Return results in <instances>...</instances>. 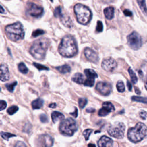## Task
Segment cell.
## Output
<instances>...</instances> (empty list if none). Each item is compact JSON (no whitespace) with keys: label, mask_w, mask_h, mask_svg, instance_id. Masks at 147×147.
Masks as SVG:
<instances>
[{"label":"cell","mask_w":147,"mask_h":147,"mask_svg":"<svg viewBox=\"0 0 147 147\" xmlns=\"http://www.w3.org/2000/svg\"><path fill=\"white\" fill-rule=\"evenodd\" d=\"M18 68L20 72L23 74H26L28 72V69L24 63H20L18 65Z\"/></svg>","instance_id":"cell-24"},{"label":"cell","mask_w":147,"mask_h":147,"mask_svg":"<svg viewBox=\"0 0 147 147\" xmlns=\"http://www.w3.org/2000/svg\"><path fill=\"white\" fill-rule=\"evenodd\" d=\"M48 106L49 107H51V108H55L56 107V104L55 103H52L49 104Z\"/></svg>","instance_id":"cell-47"},{"label":"cell","mask_w":147,"mask_h":147,"mask_svg":"<svg viewBox=\"0 0 147 147\" xmlns=\"http://www.w3.org/2000/svg\"><path fill=\"white\" fill-rule=\"evenodd\" d=\"M1 137H2L4 140H8L10 137H15V136H16L15 134H11V133H10L3 132V131H1Z\"/></svg>","instance_id":"cell-32"},{"label":"cell","mask_w":147,"mask_h":147,"mask_svg":"<svg viewBox=\"0 0 147 147\" xmlns=\"http://www.w3.org/2000/svg\"><path fill=\"white\" fill-rule=\"evenodd\" d=\"M140 117L143 119H145L147 117V113L146 111H141L140 113Z\"/></svg>","instance_id":"cell-42"},{"label":"cell","mask_w":147,"mask_h":147,"mask_svg":"<svg viewBox=\"0 0 147 147\" xmlns=\"http://www.w3.org/2000/svg\"><path fill=\"white\" fill-rule=\"evenodd\" d=\"M50 43L51 41L49 38L41 37L33 42L30 48L29 52L34 59L42 60L45 57L46 52Z\"/></svg>","instance_id":"cell-2"},{"label":"cell","mask_w":147,"mask_h":147,"mask_svg":"<svg viewBox=\"0 0 147 147\" xmlns=\"http://www.w3.org/2000/svg\"><path fill=\"white\" fill-rule=\"evenodd\" d=\"M72 80L78 84H83L85 81L84 79V76L80 73H76L72 76Z\"/></svg>","instance_id":"cell-20"},{"label":"cell","mask_w":147,"mask_h":147,"mask_svg":"<svg viewBox=\"0 0 147 147\" xmlns=\"http://www.w3.org/2000/svg\"><path fill=\"white\" fill-rule=\"evenodd\" d=\"M78 103H79V106L80 108L83 109L87 105V99L84 98H80L79 99Z\"/></svg>","instance_id":"cell-34"},{"label":"cell","mask_w":147,"mask_h":147,"mask_svg":"<svg viewBox=\"0 0 147 147\" xmlns=\"http://www.w3.org/2000/svg\"><path fill=\"white\" fill-rule=\"evenodd\" d=\"M117 66V64L116 61L111 57H108L104 59L102 63V68L108 72L113 71L116 68Z\"/></svg>","instance_id":"cell-13"},{"label":"cell","mask_w":147,"mask_h":147,"mask_svg":"<svg viewBox=\"0 0 147 147\" xmlns=\"http://www.w3.org/2000/svg\"><path fill=\"white\" fill-rule=\"evenodd\" d=\"M125 126L122 122H117L110 125L107 129L108 133L116 138H122L124 136Z\"/></svg>","instance_id":"cell-7"},{"label":"cell","mask_w":147,"mask_h":147,"mask_svg":"<svg viewBox=\"0 0 147 147\" xmlns=\"http://www.w3.org/2000/svg\"><path fill=\"white\" fill-rule=\"evenodd\" d=\"M6 106H7V103L5 100H1L0 101V110L1 111L5 109L6 107Z\"/></svg>","instance_id":"cell-40"},{"label":"cell","mask_w":147,"mask_h":147,"mask_svg":"<svg viewBox=\"0 0 147 147\" xmlns=\"http://www.w3.org/2000/svg\"><path fill=\"white\" fill-rule=\"evenodd\" d=\"M131 100L133 101L147 103V98L146 97H141V96H133L131 97Z\"/></svg>","instance_id":"cell-25"},{"label":"cell","mask_w":147,"mask_h":147,"mask_svg":"<svg viewBox=\"0 0 147 147\" xmlns=\"http://www.w3.org/2000/svg\"><path fill=\"white\" fill-rule=\"evenodd\" d=\"M95 88L102 95L107 96L110 94L112 90V87L111 85L109 83L100 82L96 84Z\"/></svg>","instance_id":"cell-12"},{"label":"cell","mask_w":147,"mask_h":147,"mask_svg":"<svg viewBox=\"0 0 147 147\" xmlns=\"http://www.w3.org/2000/svg\"><path fill=\"white\" fill-rule=\"evenodd\" d=\"M84 72L87 76V79L85 80L83 84L85 86L92 87L94 84L95 79L98 78V74L91 69H86Z\"/></svg>","instance_id":"cell-11"},{"label":"cell","mask_w":147,"mask_h":147,"mask_svg":"<svg viewBox=\"0 0 147 147\" xmlns=\"http://www.w3.org/2000/svg\"><path fill=\"white\" fill-rule=\"evenodd\" d=\"M33 65L37 68L38 69L39 71H42V70H48V68L46 66L38 64V63H33Z\"/></svg>","instance_id":"cell-35"},{"label":"cell","mask_w":147,"mask_h":147,"mask_svg":"<svg viewBox=\"0 0 147 147\" xmlns=\"http://www.w3.org/2000/svg\"><path fill=\"white\" fill-rule=\"evenodd\" d=\"M113 140L106 136H102L98 142V147H113Z\"/></svg>","instance_id":"cell-15"},{"label":"cell","mask_w":147,"mask_h":147,"mask_svg":"<svg viewBox=\"0 0 147 147\" xmlns=\"http://www.w3.org/2000/svg\"><path fill=\"white\" fill-rule=\"evenodd\" d=\"M0 12H1V13H2V14H3V13H5V10L3 9L2 6H1V11H0Z\"/></svg>","instance_id":"cell-49"},{"label":"cell","mask_w":147,"mask_h":147,"mask_svg":"<svg viewBox=\"0 0 147 147\" xmlns=\"http://www.w3.org/2000/svg\"><path fill=\"white\" fill-rule=\"evenodd\" d=\"M117 89L118 91L119 92H123L125 91V87L124 83H123L122 81L119 80L117 82Z\"/></svg>","instance_id":"cell-28"},{"label":"cell","mask_w":147,"mask_h":147,"mask_svg":"<svg viewBox=\"0 0 147 147\" xmlns=\"http://www.w3.org/2000/svg\"><path fill=\"white\" fill-rule=\"evenodd\" d=\"M74 12L79 23L87 25L91 20L92 12L86 6L77 3L74 6Z\"/></svg>","instance_id":"cell-5"},{"label":"cell","mask_w":147,"mask_h":147,"mask_svg":"<svg viewBox=\"0 0 147 147\" xmlns=\"http://www.w3.org/2000/svg\"><path fill=\"white\" fill-rule=\"evenodd\" d=\"M37 144L39 147H52L53 144V139L49 134H41L37 138Z\"/></svg>","instance_id":"cell-10"},{"label":"cell","mask_w":147,"mask_h":147,"mask_svg":"<svg viewBox=\"0 0 147 147\" xmlns=\"http://www.w3.org/2000/svg\"><path fill=\"white\" fill-rule=\"evenodd\" d=\"M75 112L74 113H71L70 114H71L72 115H73L75 118H76L78 117V109L76 107L75 108Z\"/></svg>","instance_id":"cell-44"},{"label":"cell","mask_w":147,"mask_h":147,"mask_svg":"<svg viewBox=\"0 0 147 147\" xmlns=\"http://www.w3.org/2000/svg\"><path fill=\"white\" fill-rule=\"evenodd\" d=\"M77 130L78 125L76 121L71 118L64 119L60 124L59 130L63 135L71 136Z\"/></svg>","instance_id":"cell-6"},{"label":"cell","mask_w":147,"mask_h":147,"mask_svg":"<svg viewBox=\"0 0 147 147\" xmlns=\"http://www.w3.org/2000/svg\"><path fill=\"white\" fill-rule=\"evenodd\" d=\"M40 119L42 123H46L48 121V117L45 114H42L40 115Z\"/></svg>","instance_id":"cell-39"},{"label":"cell","mask_w":147,"mask_h":147,"mask_svg":"<svg viewBox=\"0 0 147 147\" xmlns=\"http://www.w3.org/2000/svg\"><path fill=\"white\" fill-rule=\"evenodd\" d=\"M5 31L8 38L12 41H20L24 37L25 33L23 26L20 22L6 26Z\"/></svg>","instance_id":"cell-3"},{"label":"cell","mask_w":147,"mask_h":147,"mask_svg":"<svg viewBox=\"0 0 147 147\" xmlns=\"http://www.w3.org/2000/svg\"><path fill=\"white\" fill-rule=\"evenodd\" d=\"M95 110V109L91 108V107H90V108H88L86 109V111L88 113H92V112H94Z\"/></svg>","instance_id":"cell-46"},{"label":"cell","mask_w":147,"mask_h":147,"mask_svg":"<svg viewBox=\"0 0 147 147\" xmlns=\"http://www.w3.org/2000/svg\"><path fill=\"white\" fill-rule=\"evenodd\" d=\"M18 110V107L17 106H11L10 107L8 108V109L7 110V113L9 114V115H13L14 113H16Z\"/></svg>","instance_id":"cell-33"},{"label":"cell","mask_w":147,"mask_h":147,"mask_svg":"<svg viewBox=\"0 0 147 147\" xmlns=\"http://www.w3.org/2000/svg\"><path fill=\"white\" fill-rule=\"evenodd\" d=\"M84 54L86 59L94 63H97L99 61V56L98 53L90 48H86L84 50Z\"/></svg>","instance_id":"cell-14"},{"label":"cell","mask_w":147,"mask_h":147,"mask_svg":"<svg viewBox=\"0 0 147 147\" xmlns=\"http://www.w3.org/2000/svg\"><path fill=\"white\" fill-rule=\"evenodd\" d=\"M128 72H129V75L130 76V78H131V80L132 82L134 84H136L137 82V76L136 75V74L134 72V71L131 69V68H129V69H128Z\"/></svg>","instance_id":"cell-26"},{"label":"cell","mask_w":147,"mask_h":147,"mask_svg":"<svg viewBox=\"0 0 147 147\" xmlns=\"http://www.w3.org/2000/svg\"><path fill=\"white\" fill-rule=\"evenodd\" d=\"M59 53L65 57H71L78 53L77 43L75 38L71 35L65 36L59 46Z\"/></svg>","instance_id":"cell-1"},{"label":"cell","mask_w":147,"mask_h":147,"mask_svg":"<svg viewBox=\"0 0 147 147\" xmlns=\"http://www.w3.org/2000/svg\"><path fill=\"white\" fill-rule=\"evenodd\" d=\"M92 129H86L85 130L83 133V134L86 139V140H88V138H89V137L91 134V133H92Z\"/></svg>","instance_id":"cell-36"},{"label":"cell","mask_w":147,"mask_h":147,"mask_svg":"<svg viewBox=\"0 0 147 147\" xmlns=\"http://www.w3.org/2000/svg\"><path fill=\"white\" fill-rule=\"evenodd\" d=\"M127 43L130 47L134 49H138L142 45V38L137 32H133L127 37Z\"/></svg>","instance_id":"cell-9"},{"label":"cell","mask_w":147,"mask_h":147,"mask_svg":"<svg viewBox=\"0 0 147 147\" xmlns=\"http://www.w3.org/2000/svg\"><path fill=\"white\" fill-rule=\"evenodd\" d=\"M135 91H136V94H140V93H141L140 90L137 87H135Z\"/></svg>","instance_id":"cell-48"},{"label":"cell","mask_w":147,"mask_h":147,"mask_svg":"<svg viewBox=\"0 0 147 147\" xmlns=\"http://www.w3.org/2000/svg\"><path fill=\"white\" fill-rule=\"evenodd\" d=\"M146 134L147 126L141 122H138L134 127L129 129L127 131L129 140L134 143H137L142 140Z\"/></svg>","instance_id":"cell-4"},{"label":"cell","mask_w":147,"mask_h":147,"mask_svg":"<svg viewBox=\"0 0 147 147\" xmlns=\"http://www.w3.org/2000/svg\"><path fill=\"white\" fill-rule=\"evenodd\" d=\"M88 147H96V146L94 144H89L88 145Z\"/></svg>","instance_id":"cell-50"},{"label":"cell","mask_w":147,"mask_h":147,"mask_svg":"<svg viewBox=\"0 0 147 147\" xmlns=\"http://www.w3.org/2000/svg\"><path fill=\"white\" fill-rule=\"evenodd\" d=\"M137 3L143 13L145 15H147V7L146 6L145 1L144 0H138Z\"/></svg>","instance_id":"cell-23"},{"label":"cell","mask_w":147,"mask_h":147,"mask_svg":"<svg viewBox=\"0 0 147 147\" xmlns=\"http://www.w3.org/2000/svg\"><path fill=\"white\" fill-rule=\"evenodd\" d=\"M110 113V111L107 110L106 108L103 107L102 109H100L99 111H98V115L100 117H105L109 113Z\"/></svg>","instance_id":"cell-30"},{"label":"cell","mask_w":147,"mask_h":147,"mask_svg":"<svg viewBox=\"0 0 147 147\" xmlns=\"http://www.w3.org/2000/svg\"><path fill=\"white\" fill-rule=\"evenodd\" d=\"M43 104V99L41 98H37L32 102V107L33 109H39L42 107Z\"/></svg>","instance_id":"cell-21"},{"label":"cell","mask_w":147,"mask_h":147,"mask_svg":"<svg viewBox=\"0 0 147 147\" xmlns=\"http://www.w3.org/2000/svg\"><path fill=\"white\" fill-rule=\"evenodd\" d=\"M63 11L60 6H57L55 8V9L54 10V16L56 17L60 18L61 16V15L63 14Z\"/></svg>","instance_id":"cell-31"},{"label":"cell","mask_w":147,"mask_h":147,"mask_svg":"<svg viewBox=\"0 0 147 147\" xmlns=\"http://www.w3.org/2000/svg\"><path fill=\"white\" fill-rule=\"evenodd\" d=\"M44 33V31L43 30H41V29H37L34 31H33V32L32 33V36L33 37H37L38 36H40V35H42Z\"/></svg>","instance_id":"cell-37"},{"label":"cell","mask_w":147,"mask_h":147,"mask_svg":"<svg viewBox=\"0 0 147 147\" xmlns=\"http://www.w3.org/2000/svg\"><path fill=\"white\" fill-rule=\"evenodd\" d=\"M10 75L7 66L5 64H1V75L0 79L2 82L7 81L9 79Z\"/></svg>","instance_id":"cell-16"},{"label":"cell","mask_w":147,"mask_h":147,"mask_svg":"<svg viewBox=\"0 0 147 147\" xmlns=\"http://www.w3.org/2000/svg\"><path fill=\"white\" fill-rule=\"evenodd\" d=\"M145 88L147 90V79H146V82L145 83Z\"/></svg>","instance_id":"cell-51"},{"label":"cell","mask_w":147,"mask_h":147,"mask_svg":"<svg viewBox=\"0 0 147 147\" xmlns=\"http://www.w3.org/2000/svg\"><path fill=\"white\" fill-rule=\"evenodd\" d=\"M56 69L61 74H65L71 72V67L69 65L64 64L61 66H59L56 67Z\"/></svg>","instance_id":"cell-22"},{"label":"cell","mask_w":147,"mask_h":147,"mask_svg":"<svg viewBox=\"0 0 147 147\" xmlns=\"http://www.w3.org/2000/svg\"><path fill=\"white\" fill-rule=\"evenodd\" d=\"M103 24L100 21H98L96 27V31L97 32H101L103 30Z\"/></svg>","instance_id":"cell-38"},{"label":"cell","mask_w":147,"mask_h":147,"mask_svg":"<svg viewBox=\"0 0 147 147\" xmlns=\"http://www.w3.org/2000/svg\"><path fill=\"white\" fill-rule=\"evenodd\" d=\"M127 86L128 87V90L129 91H131V90H132V86L131 84V83L129 81H127Z\"/></svg>","instance_id":"cell-45"},{"label":"cell","mask_w":147,"mask_h":147,"mask_svg":"<svg viewBox=\"0 0 147 147\" xmlns=\"http://www.w3.org/2000/svg\"><path fill=\"white\" fill-rule=\"evenodd\" d=\"M103 107L106 108L107 110H109L110 112L114 111L115 110V108L113 106V105L109 102H105L103 103Z\"/></svg>","instance_id":"cell-29"},{"label":"cell","mask_w":147,"mask_h":147,"mask_svg":"<svg viewBox=\"0 0 147 147\" xmlns=\"http://www.w3.org/2000/svg\"><path fill=\"white\" fill-rule=\"evenodd\" d=\"M17 84V82L16 81L14 82H12L11 83H7V84H6L5 86L7 88V90L10 92H13L14 91V87H16V86Z\"/></svg>","instance_id":"cell-27"},{"label":"cell","mask_w":147,"mask_h":147,"mask_svg":"<svg viewBox=\"0 0 147 147\" xmlns=\"http://www.w3.org/2000/svg\"><path fill=\"white\" fill-rule=\"evenodd\" d=\"M51 118H52V122L53 123H56L58 121H61V120L63 121L64 119V115L59 111H55L52 113Z\"/></svg>","instance_id":"cell-18"},{"label":"cell","mask_w":147,"mask_h":147,"mask_svg":"<svg viewBox=\"0 0 147 147\" xmlns=\"http://www.w3.org/2000/svg\"><path fill=\"white\" fill-rule=\"evenodd\" d=\"M60 20L61 22L65 26L68 28H71L73 26L72 22L69 16H68L67 14H64V13L61 15V16L60 17Z\"/></svg>","instance_id":"cell-17"},{"label":"cell","mask_w":147,"mask_h":147,"mask_svg":"<svg viewBox=\"0 0 147 147\" xmlns=\"http://www.w3.org/2000/svg\"><path fill=\"white\" fill-rule=\"evenodd\" d=\"M103 13L106 18L108 20H111L114 17V9L112 6H109L106 7L104 10Z\"/></svg>","instance_id":"cell-19"},{"label":"cell","mask_w":147,"mask_h":147,"mask_svg":"<svg viewBox=\"0 0 147 147\" xmlns=\"http://www.w3.org/2000/svg\"><path fill=\"white\" fill-rule=\"evenodd\" d=\"M14 147H26V145L23 142H22V141H18Z\"/></svg>","instance_id":"cell-41"},{"label":"cell","mask_w":147,"mask_h":147,"mask_svg":"<svg viewBox=\"0 0 147 147\" xmlns=\"http://www.w3.org/2000/svg\"><path fill=\"white\" fill-rule=\"evenodd\" d=\"M123 13L126 16H132V13L131 11L127 9H125L123 10Z\"/></svg>","instance_id":"cell-43"},{"label":"cell","mask_w":147,"mask_h":147,"mask_svg":"<svg viewBox=\"0 0 147 147\" xmlns=\"http://www.w3.org/2000/svg\"><path fill=\"white\" fill-rule=\"evenodd\" d=\"M44 13L43 8L34 3L29 2L26 5V13L33 17L39 18Z\"/></svg>","instance_id":"cell-8"}]
</instances>
